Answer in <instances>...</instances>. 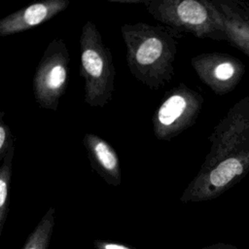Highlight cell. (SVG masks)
<instances>
[{"mask_svg":"<svg viewBox=\"0 0 249 249\" xmlns=\"http://www.w3.org/2000/svg\"><path fill=\"white\" fill-rule=\"evenodd\" d=\"M210 151L180 201L218 197L249 172V95L236 102L209 136Z\"/></svg>","mask_w":249,"mask_h":249,"instance_id":"obj_1","label":"cell"},{"mask_svg":"<svg viewBox=\"0 0 249 249\" xmlns=\"http://www.w3.org/2000/svg\"><path fill=\"white\" fill-rule=\"evenodd\" d=\"M125 59L132 76L150 89L157 90L174 76V61L183 33L163 24L146 22L121 26Z\"/></svg>","mask_w":249,"mask_h":249,"instance_id":"obj_2","label":"cell"},{"mask_svg":"<svg viewBox=\"0 0 249 249\" xmlns=\"http://www.w3.org/2000/svg\"><path fill=\"white\" fill-rule=\"evenodd\" d=\"M80 76L84 79V100L90 107H104L113 96L116 69L110 49L104 44L94 22L87 20L82 27Z\"/></svg>","mask_w":249,"mask_h":249,"instance_id":"obj_3","label":"cell"},{"mask_svg":"<svg viewBox=\"0 0 249 249\" xmlns=\"http://www.w3.org/2000/svg\"><path fill=\"white\" fill-rule=\"evenodd\" d=\"M148 13L159 22L199 39L226 40L216 21L210 0H142Z\"/></svg>","mask_w":249,"mask_h":249,"instance_id":"obj_4","label":"cell"},{"mask_svg":"<svg viewBox=\"0 0 249 249\" xmlns=\"http://www.w3.org/2000/svg\"><path fill=\"white\" fill-rule=\"evenodd\" d=\"M203 104V97L184 83L167 90L152 118L154 135L170 141L195 124Z\"/></svg>","mask_w":249,"mask_h":249,"instance_id":"obj_5","label":"cell"},{"mask_svg":"<svg viewBox=\"0 0 249 249\" xmlns=\"http://www.w3.org/2000/svg\"><path fill=\"white\" fill-rule=\"evenodd\" d=\"M70 55L62 38L53 39L35 69L32 89L36 103L45 110L56 111L69 81Z\"/></svg>","mask_w":249,"mask_h":249,"instance_id":"obj_6","label":"cell"},{"mask_svg":"<svg viewBox=\"0 0 249 249\" xmlns=\"http://www.w3.org/2000/svg\"><path fill=\"white\" fill-rule=\"evenodd\" d=\"M191 65L199 80L220 95L231 91L245 71L239 59L222 53H199L192 57Z\"/></svg>","mask_w":249,"mask_h":249,"instance_id":"obj_7","label":"cell"},{"mask_svg":"<svg viewBox=\"0 0 249 249\" xmlns=\"http://www.w3.org/2000/svg\"><path fill=\"white\" fill-rule=\"evenodd\" d=\"M210 3L227 41L249 55V7L238 0H210Z\"/></svg>","mask_w":249,"mask_h":249,"instance_id":"obj_8","label":"cell"},{"mask_svg":"<svg viewBox=\"0 0 249 249\" xmlns=\"http://www.w3.org/2000/svg\"><path fill=\"white\" fill-rule=\"evenodd\" d=\"M69 5L68 0H44L21 8L0 19V36H10L41 25Z\"/></svg>","mask_w":249,"mask_h":249,"instance_id":"obj_9","label":"cell"},{"mask_svg":"<svg viewBox=\"0 0 249 249\" xmlns=\"http://www.w3.org/2000/svg\"><path fill=\"white\" fill-rule=\"evenodd\" d=\"M82 141L91 168L108 185L120 186L122 183L121 165L115 149L94 133H86Z\"/></svg>","mask_w":249,"mask_h":249,"instance_id":"obj_10","label":"cell"},{"mask_svg":"<svg viewBox=\"0 0 249 249\" xmlns=\"http://www.w3.org/2000/svg\"><path fill=\"white\" fill-rule=\"evenodd\" d=\"M55 224V209L50 207L28 235L22 249H48Z\"/></svg>","mask_w":249,"mask_h":249,"instance_id":"obj_11","label":"cell"},{"mask_svg":"<svg viewBox=\"0 0 249 249\" xmlns=\"http://www.w3.org/2000/svg\"><path fill=\"white\" fill-rule=\"evenodd\" d=\"M16 147L8 152L0 167V234L6 223L10 204V185L12 178V165Z\"/></svg>","mask_w":249,"mask_h":249,"instance_id":"obj_12","label":"cell"},{"mask_svg":"<svg viewBox=\"0 0 249 249\" xmlns=\"http://www.w3.org/2000/svg\"><path fill=\"white\" fill-rule=\"evenodd\" d=\"M5 112L0 113V160H3L8 152L14 147V138L10 127L4 122Z\"/></svg>","mask_w":249,"mask_h":249,"instance_id":"obj_13","label":"cell"},{"mask_svg":"<svg viewBox=\"0 0 249 249\" xmlns=\"http://www.w3.org/2000/svg\"><path fill=\"white\" fill-rule=\"evenodd\" d=\"M94 247L95 249H132L124 244L103 240H95Z\"/></svg>","mask_w":249,"mask_h":249,"instance_id":"obj_14","label":"cell"},{"mask_svg":"<svg viewBox=\"0 0 249 249\" xmlns=\"http://www.w3.org/2000/svg\"><path fill=\"white\" fill-rule=\"evenodd\" d=\"M203 249H237V248L233 247L232 245H229V244L217 243V244H213V245L206 246V247H204Z\"/></svg>","mask_w":249,"mask_h":249,"instance_id":"obj_15","label":"cell"}]
</instances>
